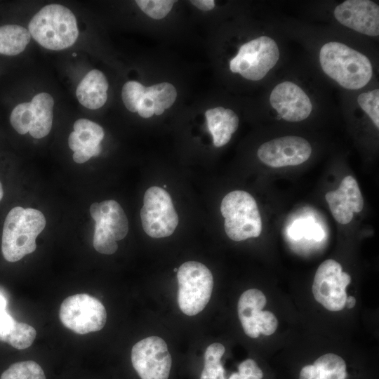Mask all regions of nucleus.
I'll return each mask as SVG.
<instances>
[{"instance_id": "nucleus-38", "label": "nucleus", "mask_w": 379, "mask_h": 379, "mask_svg": "<svg viewBox=\"0 0 379 379\" xmlns=\"http://www.w3.org/2000/svg\"><path fill=\"white\" fill-rule=\"evenodd\" d=\"M90 158H91L90 155L83 149L79 151L74 152L73 154V159L77 164L85 163Z\"/></svg>"}, {"instance_id": "nucleus-9", "label": "nucleus", "mask_w": 379, "mask_h": 379, "mask_svg": "<svg viewBox=\"0 0 379 379\" xmlns=\"http://www.w3.org/2000/svg\"><path fill=\"white\" fill-rule=\"evenodd\" d=\"M351 281V277L343 271L337 261L328 259L318 267L312 284L315 300L326 310L332 312L342 310L345 307V288Z\"/></svg>"}, {"instance_id": "nucleus-8", "label": "nucleus", "mask_w": 379, "mask_h": 379, "mask_svg": "<svg viewBox=\"0 0 379 379\" xmlns=\"http://www.w3.org/2000/svg\"><path fill=\"white\" fill-rule=\"evenodd\" d=\"M140 218L144 231L152 238L169 237L178 224L170 194L164 188L156 186L147 189L144 194Z\"/></svg>"}, {"instance_id": "nucleus-5", "label": "nucleus", "mask_w": 379, "mask_h": 379, "mask_svg": "<svg viewBox=\"0 0 379 379\" xmlns=\"http://www.w3.org/2000/svg\"><path fill=\"white\" fill-rule=\"evenodd\" d=\"M177 278L180 309L188 316L199 314L205 308L212 294V273L201 262L187 261L178 268Z\"/></svg>"}, {"instance_id": "nucleus-15", "label": "nucleus", "mask_w": 379, "mask_h": 379, "mask_svg": "<svg viewBox=\"0 0 379 379\" xmlns=\"http://www.w3.org/2000/svg\"><path fill=\"white\" fill-rule=\"evenodd\" d=\"M108 82L100 70H91L79 84L76 95L85 107L96 109L103 106L107 99Z\"/></svg>"}, {"instance_id": "nucleus-25", "label": "nucleus", "mask_w": 379, "mask_h": 379, "mask_svg": "<svg viewBox=\"0 0 379 379\" xmlns=\"http://www.w3.org/2000/svg\"><path fill=\"white\" fill-rule=\"evenodd\" d=\"M0 379H46L44 370L36 362L28 360L11 365Z\"/></svg>"}, {"instance_id": "nucleus-2", "label": "nucleus", "mask_w": 379, "mask_h": 379, "mask_svg": "<svg viewBox=\"0 0 379 379\" xmlns=\"http://www.w3.org/2000/svg\"><path fill=\"white\" fill-rule=\"evenodd\" d=\"M46 218L39 210L21 206L7 214L3 227L1 252L8 262L21 260L36 248V239L46 226Z\"/></svg>"}, {"instance_id": "nucleus-23", "label": "nucleus", "mask_w": 379, "mask_h": 379, "mask_svg": "<svg viewBox=\"0 0 379 379\" xmlns=\"http://www.w3.org/2000/svg\"><path fill=\"white\" fill-rule=\"evenodd\" d=\"M145 93L154 101V113L160 115L166 109L174 103L177 98V91L170 83L162 82L145 88Z\"/></svg>"}, {"instance_id": "nucleus-18", "label": "nucleus", "mask_w": 379, "mask_h": 379, "mask_svg": "<svg viewBox=\"0 0 379 379\" xmlns=\"http://www.w3.org/2000/svg\"><path fill=\"white\" fill-rule=\"evenodd\" d=\"M205 116L214 146L220 147L226 145L238 128L237 115L230 109L218 107L207 110Z\"/></svg>"}, {"instance_id": "nucleus-41", "label": "nucleus", "mask_w": 379, "mask_h": 379, "mask_svg": "<svg viewBox=\"0 0 379 379\" xmlns=\"http://www.w3.org/2000/svg\"><path fill=\"white\" fill-rule=\"evenodd\" d=\"M229 379H237L236 373H232L229 378Z\"/></svg>"}, {"instance_id": "nucleus-35", "label": "nucleus", "mask_w": 379, "mask_h": 379, "mask_svg": "<svg viewBox=\"0 0 379 379\" xmlns=\"http://www.w3.org/2000/svg\"><path fill=\"white\" fill-rule=\"evenodd\" d=\"M138 112L141 117L145 119L151 117L154 114V101L145 93L140 102Z\"/></svg>"}, {"instance_id": "nucleus-31", "label": "nucleus", "mask_w": 379, "mask_h": 379, "mask_svg": "<svg viewBox=\"0 0 379 379\" xmlns=\"http://www.w3.org/2000/svg\"><path fill=\"white\" fill-rule=\"evenodd\" d=\"M257 326L260 333L270 335L273 334L277 330L278 321L272 312L267 310H262L257 319Z\"/></svg>"}, {"instance_id": "nucleus-21", "label": "nucleus", "mask_w": 379, "mask_h": 379, "mask_svg": "<svg viewBox=\"0 0 379 379\" xmlns=\"http://www.w3.org/2000/svg\"><path fill=\"white\" fill-rule=\"evenodd\" d=\"M29 32L18 25L0 26V54L13 56L22 53L30 41Z\"/></svg>"}, {"instance_id": "nucleus-20", "label": "nucleus", "mask_w": 379, "mask_h": 379, "mask_svg": "<svg viewBox=\"0 0 379 379\" xmlns=\"http://www.w3.org/2000/svg\"><path fill=\"white\" fill-rule=\"evenodd\" d=\"M30 103L33 119L29 133L34 138H42L52 128L53 98L47 93H41L36 95Z\"/></svg>"}, {"instance_id": "nucleus-32", "label": "nucleus", "mask_w": 379, "mask_h": 379, "mask_svg": "<svg viewBox=\"0 0 379 379\" xmlns=\"http://www.w3.org/2000/svg\"><path fill=\"white\" fill-rule=\"evenodd\" d=\"M238 379H262L263 373L256 362L251 359L242 361L238 366Z\"/></svg>"}, {"instance_id": "nucleus-3", "label": "nucleus", "mask_w": 379, "mask_h": 379, "mask_svg": "<svg viewBox=\"0 0 379 379\" xmlns=\"http://www.w3.org/2000/svg\"><path fill=\"white\" fill-rule=\"evenodd\" d=\"M28 31L41 46L53 51L70 47L79 36L73 13L57 4H48L36 13L29 22Z\"/></svg>"}, {"instance_id": "nucleus-43", "label": "nucleus", "mask_w": 379, "mask_h": 379, "mask_svg": "<svg viewBox=\"0 0 379 379\" xmlns=\"http://www.w3.org/2000/svg\"><path fill=\"white\" fill-rule=\"evenodd\" d=\"M166 187H167V186H166V185H164L163 186L164 188H166Z\"/></svg>"}, {"instance_id": "nucleus-1", "label": "nucleus", "mask_w": 379, "mask_h": 379, "mask_svg": "<svg viewBox=\"0 0 379 379\" xmlns=\"http://www.w3.org/2000/svg\"><path fill=\"white\" fill-rule=\"evenodd\" d=\"M319 62L324 73L347 89L361 88L372 77L369 59L340 42L325 44L319 51Z\"/></svg>"}, {"instance_id": "nucleus-24", "label": "nucleus", "mask_w": 379, "mask_h": 379, "mask_svg": "<svg viewBox=\"0 0 379 379\" xmlns=\"http://www.w3.org/2000/svg\"><path fill=\"white\" fill-rule=\"evenodd\" d=\"M36 336V331L34 327L16 321L11 330L0 338V340L15 349L24 350L32 345Z\"/></svg>"}, {"instance_id": "nucleus-7", "label": "nucleus", "mask_w": 379, "mask_h": 379, "mask_svg": "<svg viewBox=\"0 0 379 379\" xmlns=\"http://www.w3.org/2000/svg\"><path fill=\"white\" fill-rule=\"evenodd\" d=\"M59 317L64 326L84 335L101 330L106 323L107 312L96 298L87 293H78L62 301Z\"/></svg>"}, {"instance_id": "nucleus-40", "label": "nucleus", "mask_w": 379, "mask_h": 379, "mask_svg": "<svg viewBox=\"0 0 379 379\" xmlns=\"http://www.w3.org/2000/svg\"><path fill=\"white\" fill-rule=\"evenodd\" d=\"M3 196H4L3 187L0 182V201L2 199Z\"/></svg>"}, {"instance_id": "nucleus-33", "label": "nucleus", "mask_w": 379, "mask_h": 379, "mask_svg": "<svg viewBox=\"0 0 379 379\" xmlns=\"http://www.w3.org/2000/svg\"><path fill=\"white\" fill-rule=\"evenodd\" d=\"M6 299L1 294H0V338L6 334L11 330L16 321L6 311Z\"/></svg>"}, {"instance_id": "nucleus-14", "label": "nucleus", "mask_w": 379, "mask_h": 379, "mask_svg": "<svg viewBox=\"0 0 379 379\" xmlns=\"http://www.w3.org/2000/svg\"><path fill=\"white\" fill-rule=\"evenodd\" d=\"M325 199L335 220L343 225L350 222L354 213L361 212L364 207L358 183L350 175L345 177L336 190L328 192Z\"/></svg>"}, {"instance_id": "nucleus-36", "label": "nucleus", "mask_w": 379, "mask_h": 379, "mask_svg": "<svg viewBox=\"0 0 379 379\" xmlns=\"http://www.w3.org/2000/svg\"><path fill=\"white\" fill-rule=\"evenodd\" d=\"M68 144L70 149L74 152L83 149L82 143L81 142L77 133L75 131L72 132L68 138Z\"/></svg>"}, {"instance_id": "nucleus-39", "label": "nucleus", "mask_w": 379, "mask_h": 379, "mask_svg": "<svg viewBox=\"0 0 379 379\" xmlns=\"http://www.w3.org/2000/svg\"><path fill=\"white\" fill-rule=\"evenodd\" d=\"M356 304V300L353 296H347L345 301V306L351 309L354 307Z\"/></svg>"}, {"instance_id": "nucleus-10", "label": "nucleus", "mask_w": 379, "mask_h": 379, "mask_svg": "<svg viewBox=\"0 0 379 379\" xmlns=\"http://www.w3.org/2000/svg\"><path fill=\"white\" fill-rule=\"evenodd\" d=\"M131 361L141 379H168L171 356L166 342L158 336L145 338L132 347Z\"/></svg>"}, {"instance_id": "nucleus-12", "label": "nucleus", "mask_w": 379, "mask_h": 379, "mask_svg": "<svg viewBox=\"0 0 379 379\" xmlns=\"http://www.w3.org/2000/svg\"><path fill=\"white\" fill-rule=\"evenodd\" d=\"M335 19L343 25L361 34H379V7L369 0H347L334 10Z\"/></svg>"}, {"instance_id": "nucleus-34", "label": "nucleus", "mask_w": 379, "mask_h": 379, "mask_svg": "<svg viewBox=\"0 0 379 379\" xmlns=\"http://www.w3.org/2000/svg\"><path fill=\"white\" fill-rule=\"evenodd\" d=\"M74 130L75 132L87 130L105 135L104 131L100 125L86 119L77 120L74 124Z\"/></svg>"}, {"instance_id": "nucleus-19", "label": "nucleus", "mask_w": 379, "mask_h": 379, "mask_svg": "<svg viewBox=\"0 0 379 379\" xmlns=\"http://www.w3.org/2000/svg\"><path fill=\"white\" fill-rule=\"evenodd\" d=\"M346 364L340 356L328 353L319 357L312 365L304 366L299 379H345Z\"/></svg>"}, {"instance_id": "nucleus-4", "label": "nucleus", "mask_w": 379, "mask_h": 379, "mask_svg": "<svg viewBox=\"0 0 379 379\" xmlns=\"http://www.w3.org/2000/svg\"><path fill=\"white\" fill-rule=\"evenodd\" d=\"M220 212L228 237L235 241L258 237L262 232L261 216L256 201L243 190L230 192L222 199Z\"/></svg>"}, {"instance_id": "nucleus-17", "label": "nucleus", "mask_w": 379, "mask_h": 379, "mask_svg": "<svg viewBox=\"0 0 379 379\" xmlns=\"http://www.w3.org/2000/svg\"><path fill=\"white\" fill-rule=\"evenodd\" d=\"M267 302L264 293L258 289L244 291L238 301V315L244 333L250 338H255L260 335L257 319Z\"/></svg>"}, {"instance_id": "nucleus-37", "label": "nucleus", "mask_w": 379, "mask_h": 379, "mask_svg": "<svg viewBox=\"0 0 379 379\" xmlns=\"http://www.w3.org/2000/svg\"><path fill=\"white\" fill-rule=\"evenodd\" d=\"M190 2L199 9L204 11L212 10L215 6L213 0H192Z\"/></svg>"}, {"instance_id": "nucleus-42", "label": "nucleus", "mask_w": 379, "mask_h": 379, "mask_svg": "<svg viewBox=\"0 0 379 379\" xmlns=\"http://www.w3.org/2000/svg\"><path fill=\"white\" fill-rule=\"evenodd\" d=\"M178 270V268H177V267H175V268L173 269V271H174L175 272H177Z\"/></svg>"}, {"instance_id": "nucleus-27", "label": "nucleus", "mask_w": 379, "mask_h": 379, "mask_svg": "<svg viewBox=\"0 0 379 379\" xmlns=\"http://www.w3.org/2000/svg\"><path fill=\"white\" fill-rule=\"evenodd\" d=\"M33 119L30 102L17 105L10 115V122L13 128L21 135L29 133Z\"/></svg>"}, {"instance_id": "nucleus-13", "label": "nucleus", "mask_w": 379, "mask_h": 379, "mask_svg": "<svg viewBox=\"0 0 379 379\" xmlns=\"http://www.w3.org/2000/svg\"><path fill=\"white\" fill-rule=\"evenodd\" d=\"M270 102L279 115L288 121H302L309 117L312 109L308 95L291 81L277 85L270 94Z\"/></svg>"}, {"instance_id": "nucleus-29", "label": "nucleus", "mask_w": 379, "mask_h": 379, "mask_svg": "<svg viewBox=\"0 0 379 379\" xmlns=\"http://www.w3.org/2000/svg\"><path fill=\"white\" fill-rule=\"evenodd\" d=\"M140 8L153 19H162L171 11L175 1L171 0H137Z\"/></svg>"}, {"instance_id": "nucleus-26", "label": "nucleus", "mask_w": 379, "mask_h": 379, "mask_svg": "<svg viewBox=\"0 0 379 379\" xmlns=\"http://www.w3.org/2000/svg\"><path fill=\"white\" fill-rule=\"evenodd\" d=\"M93 245L102 254L111 255L118 249V245L105 224L100 220L95 222Z\"/></svg>"}, {"instance_id": "nucleus-22", "label": "nucleus", "mask_w": 379, "mask_h": 379, "mask_svg": "<svg viewBox=\"0 0 379 379\" xmlns=\"http://www.w3.org/2000/svg\"><path fill=\"white\" fill-rule=\"evenodd\" d=\"M225 351V347L219 343H212L206 348L200 379H226L225 370L221 363Z\"/></svg>"}, {"instance_id": "nucleus-11", "label": "nucleus", "mask_w": 379, "mask_h": 379, "mask_svg": "<svg viewBox=\"0 0 379 379\" xmlns=\"http://www.w3.org/2000/svg\"><path fill=\"white\" fill-rule=\"evenodd\" d=\"M309 142L298 136H284L262 144L258 149L260 160L272 168L297 166L310 157Z\"/></svg>"}, {"instance_id": "nucleus-30", "label": "nucleus", "mask_w": 379, "mask_h": 379, "mask_svg": "<svg viewBox=\"0 0 379 379\" xmlns=\"http://www.w3.org/2000/svg\"><path fill=\"white\" fill-rule=\"evenodd\" d=\"M361 108L369 116L375 126L379 128V90L363 93L357 98Z\"/></svg>"}, {"instance_id": "nucleus-16", "label": "nucleus", "mask_w": 379, "mask_h": 379, "mask_svg": "<svg viewBox=\"0 0 379 379\" xmlns=\"http://www.w3.org/2000/svg\"><path fill=\"white\" fill-rule=\"evenodd\" d=\"M90 213L95 221H102L116 241L123 239L128 232L127 217L118 202L114 200L93 203Z\"/></svg>"}, {"instance_id": "nucleus-6", "label": "nucleus", "mask_w": 379, "mask_h": 379, "mask_svg": "<svg viewBox=\"0 0 379 379\" xmlns=\"http://www.w3.org/2000/svg\"><path fill=\"white\" fill-rule=\"evenodd\" d=\"M279 58V50L275 41L262 36L243 44L230 60V68L248 80L258 81L274 67Z\"/></svg>"}, {"instance_id": "nucleus-28", "label": "nucleus", "mask_w": 379, "mask_h": 379, "mask_svg": "<svg viewBox=\"0 0 379 379\" xmlns=\"http://www.w3.org/2000/svg\"><path fill=\"white\" fill-rule=\"evenodd\" d=\"M145 91V88L140 83L135 81H127L121 91L122 100L126 109L132 112H138Z\"/></svg>"}]
</instances>
